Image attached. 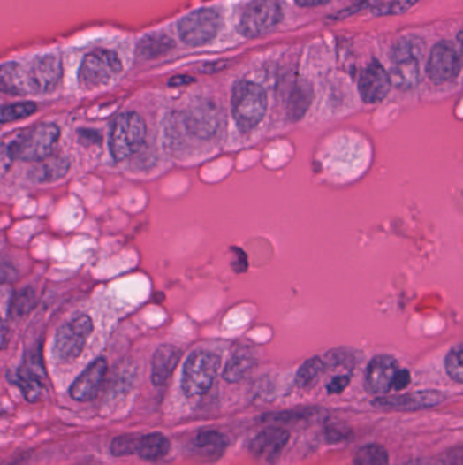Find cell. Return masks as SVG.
<instances>
[{
  "label": "cell",
  "mask_w": 463,
  "mask_h": 465,
  "mask_svg": "<svg viewBox=\"0 0 463 465\" xmlns=\"http://www.w3.org/2000/svg\"><path fill=\"white\" fill-rule=\"evenodd\" d=\"M255 362L257 360H255L254 354L250 353L249 350L237 351L227 361L224 370V380L227 383H239L253 370Z\"/></svg>",
  "instance_id": "cell-25"
},
{
  "label": "cell",
  "mask_w": 463,
  "mask_h": 465,
  "mask_svg": "<svg viewBox=\"0 0 463 465\" xmlns=\"http://www.w3.org/2000/svg\"><path fill=\"white\" fill-rule=\"evenodd\" d=\"M444 399L446 398L440 392L421 391L391 398H379L374 401V406L386 411H419L439 406Z\"/></svg>",
  "instance_id": "cell-16"
},
{
  "label": "cell",
  "mask_w": 463,
  "mask_h": 465,
  "mask_svg": "<svg viewBox=\"0 0 463 465\" xmlns=\"http://www.w3.org/2000/svg\"><path fill=\"white\" fill-rule=\"evenodd\" d=\"M325 370V362H323L318 356H314L310 360L306 361L300 370L296 373L295 383L300 389H307L317 383L321 374Z\"/></svg>",
  "instance_id": "cell-27"
},
{
  "label": "cell",
  "mask_w": 463,
  "mask_h": 465,
  "mask_svg": "<svg viewBox=\"0 0 463 465\" xmlns=\"http://www.w3.org/2000/svg\"><path fill=\"white\" fill-rule=\"evenodd\" d=\"M123 72V62L118 53L95 50L87 53L80 65L78 80L83 90H95L112 83Z\"/></svg>",
  "instance_id": "cell-5"
},
{
  "label": "cell",
  "mask_w": 463,
  "mask_h": 465,
  "mask_svg": "<svg viewBox=\"0 0 463 465\" xmlns=\"http://www.w3.org/2000/svg\"><path fill=\"white\" fill-rule=\"evenodd\" d=\"M349 381L351 380H349L348 376H338V377L333 378V380L326 385L329 395L343 393V392L348 388Z\"/></svg>",
  "instance_id": "cell-34"
},
{
  "label": "cell",
  "mask_w": 463,
  "mask_h": 465,
  "mask_svg": "<svg viewBox=\"0 0 463 465\" xmlns=\"http://www.w3.org/2000/svg\"><path fill=\"white\" fill-rule=\"evenodd\" d=\"M349 436L351 434H349V431H345V429H338L336 426L329 427L328 431H326V439L330 444L345 441Z\"/></svg>",
  "instance_id": "cell-36"
},
{
  "label": "cell",
  "mask_w": 463,
  "mask_h": 465,
  "mask_svg": "<svg viewBox=\"0 0 463 465\" xmlns=\"http://www.w3.org/2000/svg\"><path fill=\"white\" fill-rule=\"evenodd\" d=\"M268 97L264 88L250 80H239L232 88V118L240 133H252L264 120Z\"/></svg>",
  "instance_id": "cell-1"
},
{
  "label": "cell",
  "mask_w": 463,
  "mask_h": 465,
  "mask_svg": "<svg viewBox=\"0 0 463 465\" xmlns=\"http://www.w3.org/2000/svg\"><path fill=\"white\" fill-rule=\"evenodd\" d=\"M420 0H391L374 10L376 15H401L416 6Z\"/></svg>",
  "instance_id": "cell-33"
},
{
  "label": "cell",
  "mask_w": 463,
  "mask_h": 465,
  "mask_svg": "<svg viewBox=\"0 0 463 465\" xmlns=\"http://www.w3.org/2000/svg\"><path fill=\"white\" fill-rule=\"evenodd\" d=\"M283 21L279 0H252L240 14L238 30L247 39L269 34Z\"/></svg>",
  "instance_id": "cell-7"
},
{
  "label": "cell",
  "mask_w": 463,
  "mask_h": 465,
  "mask_svg": "<svg viewBox=\"0 0 463 465\" xmlns=\"http://www.w3.org/2000/svg\"><path fill=\"white\" fill-rule=\"evenodd\" d=\"M29 177L35 183H50V181L60 180L70 169V163L63 156H49L48 158L34 163Z\"/></svg>",
  "instance_id": "cell-19"
},
{
  "label": "cell",
  "mask_w": 463,
  "mask_h": 465,
  "mask_svg": "<svg viewBox=\"0 0 463 465\" xmlns=\"http://www.w3.org/2000/svg\"><path fill=\"white\" fill-rule=\"evenodd\" d=\"M194 78L188 77V75H178V77L171 78V80H169V85L177 88V86L189 85V83L194 82Z\"/></svg>",
  "instance_id": "cell-38"
},
{
  "label": "cell",
  "mask_w": 463,
  "mask_h": 465,
  "mask_svg": "<svg viewBox=\"0 0 463 465\" xmlns=\"http://www.w3.org/2000/svg\"><path fill=\"white\" fill-rule=\"evenodd\" d=\"M95 331V324L88 316H80L67 324L62 325L55 335L53 356L60 363H71L80 358Z\"/></svg>",
  "instance_id": "cell-9"
},
{
  "label": "cell",
  "mask_w": 463,
  "mask_h": 465,
  "mask_svg": "<svg viewBox=\"0 0 463 465\" xmlns=\"http://www.w3.org/2000/svg\"><path fill=\"white\" fill-rule=\"evenodd\" d=\"M398 370V362L393 356H376L367 366L366 388L371 393L384 395L393 389L394 377Z\"/></svg>",
  "instance_id": "cell-17"
},
{
  "label": "cell",
  "mask_w": 463,
  "mask_h": 465,
  "mask_svg": "<svg viewBox=\"0 0 463 465\" xmlns=\"http://www.w3.org/2000/svg\"><path fill=\"white\" fill-rule=\"evenodd\" d=\"M60 138L57 124L42 123L15 136L7 148L10 158L24 163H39L52 156Z\"/></svg>",
  "instance_id": "cell-2"
},
{
  "label": "cell",
  "mask_w": 463,
  "mask_h": 465,
  "mask_svg": "<svg viewBox=\"0 0 463 465\" xmlns=\"http://www.w3.org/2000/svg\"><path fill=\"white\" fill-rule=\"evenodd\" d=\"M27 75L30 92L40 95L53 92L63 78L62 60L57 55L37 57Z\"/></svg>",
  "instance_id": "cell-12"
},
{
  "label": "cell",
  "mask_w": 463,
  "mask_h": 465,
  "mask_svg": "<svg viewBox=\"0 0 463 465\" xmlns=\"http://www.w3.org/2000/svg\"><path fill=\"white\" fill-rule=\"evenodd\" d=\"M444 366L452 381L457 384L463 383L462 345H457L450 350L444 361Z\"/></svg>",
  "instance_id": "cell-32"
},
{
  "label": "cell",
  "mask_w": 463,
  "mask_h": 465,
  "mask_svg": "<svg viewBox=\"0 0 463 465\" xmlns=\"http://www.w3.org/2000/svg\"><path fill=\"white\" fill-rule=\"evenodd\" d=\"M9 340V330L6 327L0 328V350H4Z\"/></svg>",
  "instance_id": "cell-41"
},
{
  "label": "cell",
  "mask_w": 463,
  "mask_h": 465,
  "mask_svg": "<svg viewBox=\"0 0 463 465\" xmlns=\"http://www.w3.org/2000/svg\"><path fill=\"white\" fill-rule=\"evenodd\" d=\"M35 294L32 289H25L22 292L17 293L12 298L11 308H10V315L11 317L19 318L30 313V310L34 308Z\"/></svg>",
  "instance_id": "cell-30"
},
{
  "label": "cell",
  "mask_w": 463,
  "mask_h": 465,
  "mask_svg": "<svg viewBox=\"0 0 463 465\" xmlns=\"http://www.w3.org/2000/svg\"><path fill=\"white\" fill-rule=\"evenodd\" d=\"M181 356L182 351L173 345H162L156 348L151 365V381L154 385L161 388L168 384L181 361Z\"/></svg>",
  "instance_id": "cell-18"
},
{
  "label": "cell",
  "mask_w": 463,
  "mask_h": 465,
  "mask_svg": "<svg viewBox=\"0 0 463 465\" xmlns=\"http://www.w3.org/2000/svg\"><path fill=\"white\" fill-rule=\"evenodd\" d=\"M288 441V431L279 426H269L250 441L249 451L260 461L273 465L282 456Z\"/></svg>",
  "instance_id": "cell-13"
},
{
  "label": "cell",
  "mask_w": 463,
  "mask_h": 465,
  "mask_svg": "<svg viewBox=\"0 0 463 465\" xmlns=\"http://www.w3.org/2000/svg\"><path fill=\"white\" fill-rule=\"evenodd\" d=\"M14 385L21 389L22 395L25 396L29 403H35L42 398V374L33 370V369L27 368V366H22L17 373L12 374L10 377Z\"/></svg>",
  "instance_id": "cell-23"
},
{
  "label": "cell",
  "mask_w": 463,
  "mask_h": 465,
  "mask_svg": "<svg viewBox=\"0 0 463 465\" xmlns=\"http://www.w3.org/2000/svg\"><path fill=\"white\" fill-rule=\"evenodd\" d=\"M0 92L11 95H24L30 92L27 75L18 63L0 65Z\"/></svg>",
  "instance_id": "cell-20"
},
{
  "label": "cell",
  "mask_w": 463,
  "mask_h": 465,
  "mask_svg": "<svg viewBox=\"0 0 463 465\" xmlns=\"http://www.w3.org/2000/svg\"><path fill=\"white\" fill-rule=\"evenodd\" d=\"M411 381L412 377L409 370H406V369H399V370L397 371L396 377H394L393 389H396V391H404V389L409 386Z\"/></svg>",
  "instance_id": "cell-35"
},
{
  "label": "cell",
  "mask_w": 463,
  "mask_h": 465,
  "mask_svg": "<svg viewBox=\"0 0 463 465\" xmlns=\"http://www.w3.org/2000/svg\"><path fill=\"white\" fill-rule=\"evenodd\" d=\"M222 361L211 351L197 350L189 355L182 370L181 386L185 396L200 398L209 393L219 373Z\"/></svg>",
  "instance_id": "cell-4"
},
{
  "label": "cell",
  "mask_w": 463,
  "mask_h": 465,
  "mask_svg": "<svg viewBox=\"0 0 463 465\" xmlns=\"http://www.w3.org/2000/svg\"><path fill=\"white\" fill-rule=\"evenodd\" d=\"M222 24V14L216 9L204 7L194 10L179 19V39L189 47H202L216 39Z\"/></svg>",
  "instance_id": "cell-8"
},
{
  "label": "cell",
  "mask_w": 463,
  "mask_h": 465,
  "mask_svg": "<svg viewBox=\"0 0 463 465\" xmlns=\"http://www.w3.org/2000/svg\"><path fill=\"white\" fill-rule=\"evenodd\" d=\"M173 39L169 37L164 33H153V34L146 35L140 42H139L138 55L141 59L153 60L158 57L168 55L171 50H174Z\"/></svg>",
  "instance_id": "cell-26"
},
{
  "label": "cell",
  "mask_w": 463,
  "mask_h": 465,
  "mask_svg": "<svg viewBox=\"0 0 463 465\" xmlns=\"http://www.w3.org/2000/svg\"><path fill=\"white\" fill-rule=\"evenodd\" d=\"M353 465H389V454L382 445H366L356 452Z\"/></svg>",
  "instance_id": "cell-28"
},
{
  "label": "cell",
  "mask_w": 463,
  "mask_h": 465,
  "mask_svg": "<svg viewBox=\"0 0 463 465\" xmlns=\"http://www.w3.org/2000/svg\"><path fill=\"white\" fill-rule=\"evenodd\" d=\"M194 448L207 461L214 462L224 456L227 449V439L216 431H200L194 438Z\"/></svg>",
  "instance_id": "cell-21"
},
{
  "label": "cell",
  "mask_w": 463,
  "mask_h": 465,
  "mask_svg": "<svg viewBox=\"0 0 463 465\" xmlns=\"http://www.w3.org/2000/svg\"><path fill=\"white\" fill-rule=\"evenodd\" d=\"M171 452V441L162 433H150L139 439L138 452L140 459L156 462L164 459Z\"/></svg>",
  "instance_id": "cell-22"
},
{
  "label": "cell",
  "mask_w": 463,
  "mask_h": 465,
  "mask_svg": "<svg viewBox=\"0 0 463 465\" xmlns=\"http://www.w3.org/2000/svg\"><path fill=\"white\" fill-rule=\"evenodd\" d=\"M330 0H295V4L298 6L305 7V9H314V7L323 6V4H329Z\"/></svg>",
  "instance_id": "cell-37"
},
{
  "label": "cell",
  "mask_w": 463,
  "mask_h": 465,
  "mask_svg": "<svg viewBox=\"0 0 463 465\" xmlns=\"http://www.w3.org/2000/svg\"><path fill=\"white\" fill-rule=\"evenodd\" d=\"M146 123L136 112H126L118 116L110 131V153L118 163L125 161L138 153L146 139Z\"/></svg>",
  "instance_id": "cell-6"
},
{
  "label": "cell",
  "mask_w": 463,
  "mask_h": 465,
  "mask_svg": "<svg viewBox=\"0 0 463 465\" xmlns=\"http://www.w3.org/2000/svg\"><path fill=\"white\" fill-rule=\"evenodd\" d=\"M460 72V57L454 45L449 42H440L432 48L427 63V75L432 82H452Z\"/></svg>",
  "instance_id": "cell-11"
},
{
  "label": "cell",
  "mask_w": 463,
  "mask_h": 465,
  "mask_svg": "<svg viewBox=\"0 0 463 465\" xmlns=\"http://www.w3.org/2000/svg\"><path fill=\"white\" fill-rule=\"evenodd\" d=\"M391 75L381 63L374 62L366 65L359 78V93L366 103H381L391 92Z\"/></svg>",
  "instance_id": "cell-15"
},
{
  "label": "cell",
  "mask_w": 463,
  "mask_h": 465,
  "mask_svg": "<svg viewBox=\"0 0 463 465\" xmlns=\"http://www.w3.org/2000/svg\"><path fill=\"white\" fill-rule=\"evenodd\" d=\"M222 123L219 106L209 98L194 101L184 115V124L192 135L211 139L216 135Z\"/></svg>",
  "instance_id": "cell-10"
},
{
  "label": "cell",
  "mask_w": 463,
  "mask_h": 465,
  "mask_svg": "<svg viewBox=\"0 0 463 465\" xmlns=\"http://www.w3.org/2000/svg\"><path fill=\"white\" fill-rule=\"evenodd\" d=\"M108 369V361L105 358H98L95 362L90 363L71 385V398L80 403L95 400L105 383Z\"/></svg>",
  "instance_id": "cell-14"
},
{
  "label": "cell",
  "mask_w": 463,
  "mask_h": 465,
  "mask_svg": "<svg viewBox=\"0 0 463 465\" xmlns=\"http://www.w3.org/2000/svg\"><path fill=\"white\" fill-rule=\"evenodd\" d=\"M313 103V86L307 80H300L291 90L288 100V118L292 121L300 120L307 113Z\"/></svg>",
  "instance_id": "cell-24"
},
{
  "label": "cell",
  "mask_w": 463,
  "mask_h": 465,
  "mask_svg": "<svg viewBox=\"0 0 463 465\" xmlns=\"http://www.w3.org/2000/svg\"><path fill=\"white\" fill-rule=\"evenodd\" d=\"M226 65L224 62L211 63V65H207L206 67H204V71L211 74V72H216V71L222 70V68L226 67Z\"/></svg>",
  "instance_id": "cell-39"
},
{
  "label": "cell",
  "mask_w": 463,
  "mask_h": 465,
  "mask_svg": "<svg viewBox=\"0 0 463 465\" xmlns=\"http://www.w3.org/2000/svg\"><path fill=\"white\" fill-rule=\"evenodd\" d=\"M424 42L416 35H406L394 45L391 59V85L399 90H411L420 82V59L424 55Z\"/></svg>",
  "instance_id": "cell-3"
},
{
  "label": "cell",
  "mask_w": 463,
  "mask_h": 465,
  "mask_svg": "<svg viewBox=\"0 0 463 465\" xmlns=\"http://www.w3.org/2000/svg\"><path fill=\"white\" fill-rule=\"evenodd\" d=\"M139 439L140 437L133 436V434L116 437L110 444V454L115 457L133 456L138 452Z\"/></svg>",
  "instance_id": "cell-31"
},
{
  "label": "cell",
  "mask_w": 463,
  "mask_h": 465,
  "mask_svg": "<svg viewBox=\"0 0 463 465\" xmlns=\"http://www.w3.org/2000/svg\"><path fill=\"white\" fill-rule=\"evenodd\" d=\"M29 454H21V456L17 457V459L11 460V461L4 462L2 465H27V462L29 461Z\"/></svg>",
  "instance_id": "cell-40"
},
{
  "label": "cell",
  "mask_w": 463,
  "mask_h": 465,
  "mask_svg": "<svg viewBox=\"0 0 463 465\" xmlns=\"http://www.w3.org/2000/svg\"><path fill=\"white\" fill-rule=\"evenodd\" d=\"M35 111H37V105L33 103H18L0 106V124L22 120V118L32 116Z\"/></svg>",
  "instance_id": "cell-29"
}]
</instances>
